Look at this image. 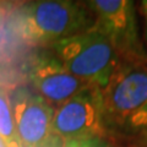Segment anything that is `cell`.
Segmentation results:
<instances>
[{"mask_svg": "<svg viewBox=\"0 0 147 147\" xmlns=\"http://www.w3.org/2000/svg\"><path fill=\"white\" fill-rule=\"evenodd\" d=\"M100 92L105 130L147 134V55L121 59Z\"/></svg>", "mask_w": 147, "mask_h": 147, "instance_id": "6da1fadb", "label": "cell"}, {"mask_svg": "<svg viewBox=\"0 0 147 147\" xmlns=\"http://www.w3.org/2000/svg\"><path fill=\"white\" fill-rule=\"evenodd\" d=\"M88 13L80 4L67 0L24 3L9 11V34L21 44H54L90 28Z\"/></svg>", "mask_w": 147, "mask_h": 147, "instance_id": "7a4b0ae2", "label": "cell"}, {"mask_svg": "<svg viewBox=\"0 0 147 147\" xmlns=\"http://www.w3.org/2000/svg\"><path fill=\"white\" fill-rule=\"evenodd\" d=\"M54 57L86 85L100 90L108 84L121 58L109 37L94 24L52 45Z\"/></svg>", "mask_w": 147, "mask_h": 147, "instance_id": "3957f363", "label": "cell"}, {"mask_svg": "<svg viewBox=\"0 0 147 147\" xmlns=\"http://www.w3.org/2000/svg\"><path fill=\"white\" fill-rule=\"evenodd\" d=\"M50 131L64 142L102 137L107 130L99 87L86 85L55 109Z\"/></svg>", "mask_w": 147, "mask_h": 147, "instance_id": "277c9868", "label": "cell"}, {"mask_svg": "<svg viewBox=\"0 0 147 147\" xmlns=\"http://www.w3.org/2000/svg\"><path fill=\"white\" fill-rule=\"evenodd\" d=\"M94 25L112 40L121 59L146 55L139 40L134 3L129 0H94L87 3Z\"/></svg>", "mask_w": 147, "mask_h": 147, "instance_id": "5b68a950", "label": "cell"}, {"mask_svg": "<svg viewBox=\"0 0 147 147\" xmlns=\"http://www.w3.org/2000/svg\"><path fill=\"white\" fill-rule=\"evenodd\" d=\"M9 97L22 147H40L52 134L55 109L26 87H16Z\"/></svg>", "mask_w": 147, "mask_h": 147, "instance_id": "8992f818", "label": "cell"}, {"mask_svg": "<svg viewBox=\"0 0 147 147\" xmlns=\"http://www.w3.org/2000/svg\"><path fill=\"white\" fill-rule=\"evenodd\" d=\"M27 77L34 93L54 109H58L86 86L69 72L53 53L36 55L28 65Z\"/></svg>", "mask_w": 147, "mask_h": 147, "instance_id": "52a82bcc", "label": "cell"}, {"mask_svg": "<svg viewBox=\"0 0 147 147\" xmlns=\"http://www.w3.org/2000/svg\"><path fill=\"white\" fill-rule=\"evenodd\" d=\"M0 137L5 147H22L9 97V88L0 82Z\"/></svg>", "mask_w": 147, "mask_h": 147, "instance_id": "ba28073f", "label": "cell"}, {"mask_svg": "<svg viewBox=\"0 0 147 147\" xmlns=\"http://www.w3.org/2000/svg\"><path fill=\"white\" fill-rule=\"evenodd\" d=\"M10 11V6H5L4 4L0 3V59L6 57V49H7V16Z\"/></svg>", "mask_w": 147, "mask_h": 147, "instance_id": "9c48e42d", "label": "cell"}, {"mask_svg": "<svg viewBox=\"0 0 147 147\" xmlns=\"http://www.w3.org/2000/svg\"><path fill=\"white\" fill-rule=\"evenodd\" d=\"M64 147H107L102 137H91V139L72 140L65 142Z\"/></svg>", "mask_w": 147, "mask_h": 147, "instance_id": "30bf717a", "label": "cell"}, {"mask_svg": "<svg viewBox=\"0 0 147 147\" xmlns=\"http://www.w3.org/2000/svg\"><path fill=\"white\" fill-rule=\"evenodd\" d=\"M142 12H144V16H145V21H146V28H147V0L142 1Z\"/></svg>", "mask_w": 147, "mask_h": 147, "instance_id": "8fae6325", "label": "cell"}, {"mask_svg": "<svg viewBox=\"0 0 147 147\" xmlns=\"http://www.w3.org/2000/svg\"><path fill=\"white\" fill-rule=\"evenodd\" d=\"M0 147H5V145H4V142L1 140V137H0Z\"/></svg>", "mask_w": 147, "mask_h": 147, "instance_id": "7c38bea8", "label": "cell"}]
</instances>
